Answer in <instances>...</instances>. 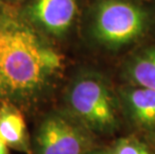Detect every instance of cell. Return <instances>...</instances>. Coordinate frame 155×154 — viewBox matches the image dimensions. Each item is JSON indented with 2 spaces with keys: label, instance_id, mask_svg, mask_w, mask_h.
Segmentation results:
<instances>
[{
  "label": "cell",
  "instance_id": "cell-8",
  "mask_svg": "<svg viewBox=\"0 0 155 154\" xmlns=\"http://www.w3.org/2000/svg\"><path fill=\"white\" fill-rule=\"evenodd\" d=\"M124 72L133 86L155 90V44L135 54L126 63Z\"/></svg>",
  "mask_w": 155,
  "mask_h": 154
},
{
  "label": "cell",
  "instance_id": "cell-1",
  "mask_svg": "<svg viewBox=\"0 0 155 154\" xmlns=\"http://www.w3.org/2000/svg\"><path fill=\"white\" fill-rule=\"evenodd\" d=\"M63 56L27 19L0 9V102L26 108L58 79Z\"/></svg>",
  "mask_w": 155,
  "mask_h": 154
},
{
  "label": "cell",
  "instance_id": "cell-5",
  "mask_svg": "<svg viewBox=\"0 0 155 154\" xmlns=\"http://www.w3.org/2000/svg\"><path fill=\"white\" fill-rule=\"evenodd\" d=\"M77 10V0H29L25 14L34 27L61 37L72 26Z\"/></svg>",
  "mask_w": 155,
  "mask_h": 154
},
{
  "label": "cell",
  "instance_id": "cell-13",
  "mask_svg": "<svg viewBox=\"0 0 155 154\" xmlns=\"http://www.w3.org/2000/svg\"><path fill=\"white\" fill-rule=\"evenodd\" d=\"M7 1H12V0H7Z\"/></svg>",
  "mask_w": 155,
  "mask_h": 154
},
{
  "label": "cell",
  "instance_id": "cell-9",
  "mask_svg": "<svg viewBox=\"0 0 155 154\" xmlns=\"http://www.w3.org/2000/svg\"><path fill=\"white\" fill-rule=\"evenodd\" d=\"M114 154H154L144 143L134 137L121 138L116 142Z\"/></svg>",
  "mask_w": 155,
  "mask_h": 154
},
{
  "label": "cell",
  "instance_id": "cell-4",
  "mask_svg": "<svg viewBox=\"0 0 155 154\" xmlns=\"http://www.w3.org/2000/svg\"><path fill=\"white\" fill-rule=\"evenodd\" d=\"M91 133L66 112H50L36 129L33 154H85L91 150Z\"/></svg>",
  "mask_w": 155,
  "mask_h": 154
},
{
  "label": "cell",
  "instance_id": "cell-11",
  "mask_svg": "<svg viewBox=\"0 0 155 154\" xmlns=\"http://www.w3.org/2000/svg\"><path fill=\"white\" fill-rule=\"evenodd\" d=\"M0 154H9V147L0 138Z\"/></svg>",
  "mask_w": 155,
  "mask_h": 154
},
{
  "label": "cell",
  "instance_id": "cell-6",
  "mask_svg": "<svg viewBox=\"0 0 155 154\" xmlns=\"http://www.w3.org/2000/svg\"><path fill=\"white\" fill-rule=\"evenodd\" d=\"M120 100L124 113L138 128L155 131V90L130 86L120 90Z\"/></svg>",
  "mask_w": 155,
  "mask_h": 154
},
{
  "label": "cell",
  "instance_id": "cell-10",
  "mask_svg": "<svg viewBox=\"0 0 155 154\" xmlns=\"http://www.w3.org/2000/svg\"><path fill=\"white\" fill-rule=\"evenodd\" d=\"M85 154H114V152L110 149H91Z\"/></svg>",
  "mask_w": 155,
  "mask_h": 154
},
{
  "label": "cell",
  "instance_id": "cell-7",
  "mask_svg": "<svg viewBox=\"0 0 155 154\" xmlns=\"http://www.w3.org/2000/svg\"><path fill=\"white\" fill-rule=\"evenodd\" d=\"M0 138L9 148L27 154L32 153L24 117L19 107L9 102L0 105Z\"/></svg>",
  "mask_w": 155,
  "mask_h": 154
},
{
  "label": "cell",
  "instance_id": "cell-3",
  "mask_svg": "<svg viewBox=\"0 0 155 154\" xmlns=\"http://www.w3.org/2000/svg\"><path fill=\"white\" fill-rule=\"evenodd\" d=\"M149 25L148 11L130 0H99L93 10L92 34L108 48L132 43L147 31Z\"/></svg>",
  "mask_w": 155,
  "mask_h": 154
},
{
  "label": "cell",
  "instance_id": "cell-2",
  "mask_svg": "<svg viewBox=\"0 0 155 154\" xmlns=\"http://www.w3.org/2000/svg\"><path fill=\"white\" fill-rule=\"evenodd\" d=\"M65 104V112L90 133L108 135L119 127V102L107 80L98 73L82 72L74 77Z\"/></svg>",
  "mask_w": 155,
  "mask_h": 154
},
{
  "label": "cell",
  "instance_id": "cell-14",
  "mask_svg": "<svg viewBox=\"0 0 155 154\" xmlns=\"http://www.w3.org/2000/svg\"><path fill=\"white\" fill-rule=\"evenodd\" d=\"M0 9H1V5H0Z\"/></svg>",
  "mask_w": 155,
  "mask_h": 154
},
{
  "label": "cell",
  "instance_id": "cell-12",
  "mask_svg": "<svg viewBox=\"0 0 155 154\" xmlns=\"http://www.w3.org/2000/svg\"><path fill=\"white\" fill-rule=\"evenodd\" d=\"M148 140H149L150 144L152 145V148L154 149V151H155V131H153V132H150L149 134H148Z\"/></svg>",
  "mask_w": 155,
  "mask_h": 154
}]
</instances>
